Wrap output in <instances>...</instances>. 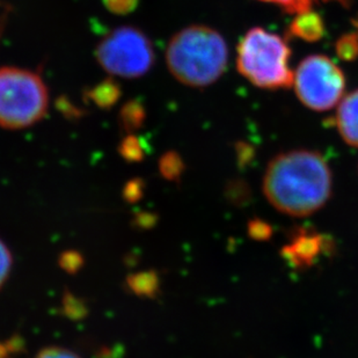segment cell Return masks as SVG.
<instances>
[{
    "instance_id": "1",
    "label": "cell",
    "mask_w": 358,
    "mask_h": 358,
    "mask_svg": "<svg viewBox=\"0 0 358 358\" xmlns=\"http://www.w3.org/2000/svg\"><path fill=\"white\" fill-rule=\"evenodd\" d=\"M264 193L280 213L310 216L331 194V172L320 153L292 150L275 157L264 173Z\"/></svg>"
},
{
    "instance_id": "2",
    "label": "cell",
    "mask_w": 358,
    "mask_h": 358,
    "mask_svg": "<svg viewBox=\"0 0 358 358\" xmlns=\"http://www.w3.org/2000/svg\"><path fill=\"white\" fill-rule=\"evenodd\" d=\"M229 49L220 33L206 26H190L176 33L166 50L167 66L180 83L206 87L222 77Z\"/></svg>"
},
{
    "instance_id": "3",
    "label": "cell",
    "mask_w": 358,
    "mask_h": 358,
    "mask_svg": "<svg viewBox=\"0 0 358 358\" xmlns=\"http://www.w3.org/2000/svg\"><path fill=\"white\" fill-rule=\"evenodd\" d=\"M287 42L264 28H252L238 45V71L257 87L280 90L294 84Z\"/></svg>"
},
{
    "instance_id": "4",
    "label": "cell",
    "mask_w": 358,
    "mask_h": 358,
    "mask_svg": "<svg viewBox=\"0 0 358 358\" xmlns=\"http://www.w3.org/2000/svg\"><path fill=\"white\" fill-rule=\"evenodd\" d=\"M49 92L43 79L24 69L0 68V127L27 128L43 119Z\"/></svg>"
},
{
    "instance_id": "5",
    "label": "cell",
    "mask_w": 358,
    "mask_h": 358,
    "mask_svg": "<svg viewBox=\"0 0 358 358\" xmlns=\"http://www.w3.org/2000/svg\"><path fill=\"white\" fill-rule=\"evenodd\" d=\"M95 56L103 70L123 78L146 75L156 61L150 38L131 26L110 31L99 43Z\"/></svg>"
},
{
    "instance_id": "6",
    "label": "cell",
    "mask_w": 358,
    "mask_h": 358,
    "mask_svg": "<svg viewBox=\"0 0 358 358\" xmlns=\"http://www.w3.org/2000/svg\"><path fill=\"white\" fill-rule=\"evenodd\" d=\"M298 99L308 108L326 112L341 101L345 79L341 69L322 55L305 58L294 76Z\"/></svg>"
},
{
    "instance_id": "7",
    "label": "cell",
    "mask_w": 358,
    "mask_h": 358,
    "mask_svg": "<svg viewBox=\"0 0 358 358\" xmlns=\"http://www.w3.org/2000/svg\"><path fill=\"white\" fill-rule=\"evenodd\" d=\"M336 128L348 145L358 148V90L338 103Z\"/></svg>"
},
{
    "instance_id": "8",
    "label": "cell",
    "mask_w": 358,
    "mask_h": 358,
    "mask_svg": "<svg viewBox=\"0 0 358 358\" xmlns=\"http://www.w3.org/2000/svg\"><path fill=\"white\" fill-rule=\"evenodd\" d=\"M322 17L313 10L297 14L289 26V34L308 42H315L324 36Z\"/></svg>"
},
{
    "instance_id": "9",
    "label": "cell",
    "mask_w": 358,
    "mask_h": 358,
    "mask_svg": "<svg viewBox=\"0 0 358 358\" xmlns=\"http://www.w3.org/2000/svg\"><path fill=\"white\" fill-rule=\"evenodd\" d=\"M88 94L99 108L108 109L119 101L121 88L120 85L112 79H106L92 88Z\"/></svg>"
},
{
    "instance_id": "10",
    "label": "cell",
    "mask_w": 358,
    "mask_h": 358,
    "mask_svg": "<svg viewBox=\"0 0 358 358\" xmlns=\"http://www.w3.org/2000/svg\"><path fill=\"white\" fill-rule=\"evenodd\" d=\"M146 119V110L144 106L137 100H131L122 107L120 112L121 127L128 134H134L136 130L142 128Z\"/></svg>"
},
{
    "instance_id": "11",
    "label": "cell",
    "mask_w": 358,
    "mask_h": 358,
    "mask_svg": "<svg viewBox=\"0 0 358 358\" xmlns=\"http://www.w3.org/2000/svg\"><path fill=\"white\" fill-rule=\"evenodd\" d=\"M159 169L162 176L167 180L179 179L182 174L185 165L181 157L176 152H167L162 157L159 162Z\"/></svg>"
},
{
    "instance_id": "12",
    "label": "cell",
    "mask_w": 358,
    "mask_h": 358,
    "mask_svg": "<svg viewBox=\"0 0 358 358\" xmlns=\"http://www.w3.org/2000/svg\"><path fill=\"white\" fill-rule=\"evenodd\" d=\"M120 155L127 162H142L144 158V150L142 143L136 136L129 135L122 141L120 145Z\"/></svg>"
},
{
    "instance_id": "13",
    "label": "cell",
    "mask_w": 358,
    "mask_h": 358,
    "mask_svg": "<svg viewBox=\"0 0 358 358\" xmlns=\"http://www.w3.org/2000/svg\"><path fill=\"white\" fill-rule=\"evenodd\" d=\"M129 285L136 294H153L158 287L157 276L155 274H139L131 276L128 280Z\"/></svg>"
},
{
    "instance_id": "14",
    "label": "cell",
    "mask_w": 358,
    "mask_h": 358,
    "mask_svg": "<svg viewBox=\"0 0 358 358\" xmlns=\"http://www.w3.org/2000/svg\"><path fill=\"white\" fill-rule=\"evenodd\" d=\"M336 52L343 61H354L358 57V34H347L336 43Z\"/></svg>"
},
{
    "instance_id": "15",
    "label": "cell",
    "mask_w": 358,
    "mask_h": 358,
    "mask_svg": "<svg viewBox=\"0 0 358 358\" xmlns=\"http://www.w3.org/2000/svg\"><path fill=\"white\" fill-rule=\"evenodd\" d=\"M261 1L275 3V5L282 7L287 13L297 15V14L312 10V7L317 0H261ZM338 1L342 3V0H338Z\"/></svg>"
},
{
    "instance_id": "16",
    "label": "cell",
    "mask_w": 358,
    "mask_h": 358,
    "mask_svg": "<svg viewBox=\"0 0 358 358\" xmlns=\"http://www.w3.org/2000/svg\"><path fill=\"white\" fill-rule=\"evenodd\" d=\"M13 267V257L6 243L0 239V289L6 283Z\"/></svg>"
},
{
    "instance_id": "17",
    "label": "cell",
    "mask_w": 358,
    "mask_h": 358,
    "mask_svg": "<svg viewBox=\"0 0 358 358\" xmlns=\"http://www.w3.org/2000/svg\"><path fill=\"white\" fill-rule=\"evenodd\" d=\"M105 6L115 14H128L135 10L138 0H102Z\"/></svg>"
},
{
    "instance_id": "18",
    "label": "cell",
    "mask_w": 358,
    "mask_h": 358,
    "mask_svg": "<svg viewBox=\"0 0 358 358\" xmlns=\"http://www.w3.org/2000/svg\"><path fill=\"white\" fill-rule=\"evenodd\" d=\"M59 264L68 273H76L83 266V257L77 252H66L62 255Z\"/></svg>"
},
{
    "instance_id": "19",
    "label": "cell",
    "mask_w": 358,
    "mask_h": 358,
    "mask_svg": "<svg viewBox=\"0 0 358 358\" xmlns=\"http://www.w3.org/2000/svg\"><path fill=\"white\" fill-rule=\"evenodd\" d=\"M35 358H81L77 355L75 352H71L69 349L63 348V347H48L38 352Z\"/></svg>"
},
{
    "instance_id": "20",
    "label": "cell",
    "mask_w": 358,
    "mask_h": 358,
    "mask_svg": "<svg viewBox=\"0 0 358 358\" xmlns=\"http://www.w3.org/2000/svg\"><path fill=\"white\" fill-rule=\"evenodd\" d=\"M143 183L139 180H134L127 185L124 188V196L129 202L137 201L139 197L142 196Z\"/></svg>"
},
{
    "instance_id": "21",
    "label": "cell",
    "mask_w": 358,
    "mask_h": 358,
    "mask_svg": "<svg viewBox=\"0 0 358 358\" xmlns=\"http://www.w3.org/2000/svg\"><path fill=\"white\" fill-rule=\"evenodd\" d=\"M354 24H355L356 28L358 29V17L355 21H354Z\"/></svg>"
}]
</instances>
